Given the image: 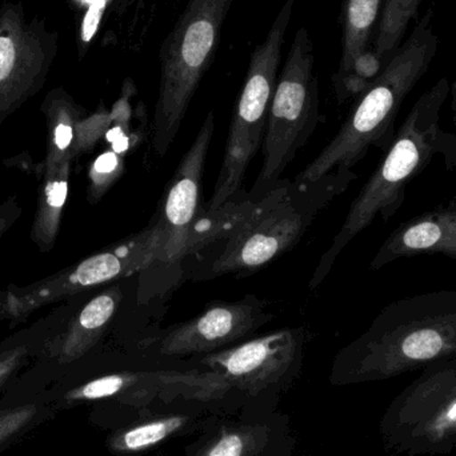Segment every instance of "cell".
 I'll use <instances>...</instances> for the list:
<instances>
[{
  "label": "cell",
  "mask_w": 456,
  "mask_h": 456,
  "mask_svg": "<svg viewBox=\"0 0 456 456\" xmlns=\"http://www.w3.org/2000/svg\"><path fill=\"white\" fill-rule=\"evenodd\" d=\"M450 87L449 79L441 77L415 102L382 162L351 203L339 232L319 259L310 289L323 283L343 249L378 216L388 222L401 210L407 187L434 158L441 155L449 170L456 168V133L444 131L441 126L442 109L450 96Z\"/></svg>",
  "instance_id": "6da1fadb"
},
{
  "label": "cell",
  "mask_w": 456,
  "mask_h": 456,
  "mask_svg": "<svg viewBox=\"0 0 456 456\" xmlns=\"http://www.w3.org/2000/svg\"><path fill=\"white\" fill-rule=\"evenodd\" d=\"M456 358V289L423 292L386 305L338 358L343 378L383 380Z\"/></svg>",
  "instance_id": "7a4b0ae2"
},
{
  "label": "cell",
  "mask_w": 456,
  "mask_h": 456,
  "mask_svg": "<svg viewBox=\"0 0 456 456\" xmlns=\"http://www.w3.org/2000/svg\"><path fill=\"white\" fill-rule=\"evenodd\" d=\"M433 10L417 21L377 80L356 99L347 119L321 154L295 178L311 183L327 174L353 173L371 147L386 152L395 136L402 104L430 69L439 37Z\"/></svg>",
  "instance_id": "3957f363"
},
{
  "label": "cell",
  "mask_w": 456,
  "mask_h": 456,
  "mask_svg": "<svg viewBox=\"0 0 456 456\" xmlns=\"http://www.w3.org/2000/svg\"><path fill=\"white\" fill-rule=\"evenodd\" d=\"M232 0H189L160 45V82L152 123V147L165 157L190 103L218 53Z\"/></svg>",
  "instance_id": "277c9868"
},
{
  "label": "cell",
  "mask_w": 456,
  "mask_h": 456,
  "mask_svg": "<svg viewBox=\"0 0 456 456\" xmlns=\"http://www.w3.org/2000/svg\"><path fill=\"white\" fill-rule=\"evenodd\" d=\"M358 178L353 173L327 174L311 183L291 182L289 192L227 236L213 262L198 279L251 273L294 248L319 214Z\"/></svg>",
  "instance_id": "5b68a950"
},
{
  "label": "cell",
  "mask_w": 456,
  "mask_h": 456,
  "mask_svg": "<svg viewBox=\"0 0 456 456\" xmlns=\"http://www.w3.org/2000/svg\"><path fill=\"white\" fill-rule=\"evenodd\" d=\"M295 2L297 0H284L267 37L252 51L243 88L231 119L221 173L206 213H216L243 198L247 168L263 146Z\"/></svg>",
  "instance_id": "8992f818"
},
{
  "label": "cell",
  "mask_w": 456,
  "mask_h": 456,
  "mask_svg": "<svg viewBox=\"0 0 456 456\" xmlns=\"http://www.w3.org/2000/svg\"><path fill=\"white\" fill-rule=\"evenodd\" d=\"M319 123L315 48L308 29L297 28L276 80L263 139V166L249 194L263 197L281 186L286 168Z\"/></svg>",
  "instance_id": "52a82bcc"
},
{
  "label": "cell",
  "mask_w": 456,
  "mask_h": 456,
  "mask_svg": "<svg viewBox=\"0 0 456 456\" xmlns=\"http://www.w3.org/2000/svg\"><path fill=\"white\" fill-rule=\"evenodd\" d=\"M179 259L173 236L152 221L127 240L96 252L37 283L10 286L0 291V322L23 321L50 303L141 273L157 263Z\"/></svg>",
  "instance_id": "ba28073f"
},
{
  "label": "cell",
  "mask_w": 456,
  "mask_h": 456,
  "mask_svg": "<svg viewBox=\"0 0 456 456\" xmlns=\"http://www.w3.org/2000/svg\"><path fill=\"white\" fill-rule=\"evenodd\" d=\"M382 433L386 449L393 456H436L454 452L456 358L422 370L388 407Z\"/></svg>",
  "instance_id": "9c48e42d"
},
{
  "label": "cell",
  "mask_w": 456,
  "mask_h": 456,
  "mask_svg": "<svg viewBox=\"0 0 456 456\" xmlns=\"http://www.w3.org/2000/svg\"><path fill=\"white\" fill-rule=\"evenodd\" d=\"M58 53V32L27 19L23 0L0 5V125L43 87Z\"/></svg>",
  "instance_id": "30bf717a"
},
{
  "label": "cell",
  "mask_w": 456,
  "mask_h": 456,
  "mask_svg": "<svg viewBox=\"0 0 456 456\" xmlns=\"http://www.w3.org/2000/svg\"><path fill=\"white\" fill-rule=\"evenodd\" d=\"M273 318L267 303L255 295L239 302H214L191 321L163 335L159 353L167 356L210 353L251 334Z\"/></svg>",
  "instance_id": "8fae6325"
},
{
  "label": "cell",
  "mask_w": 456,
  "mask_h": 456,
  "mask_svg": "<svg viewBox=\"0 0 456 456\" xmlns=\"http://www.w3.org/2000/svg\"><path fill=\"white\" fill-rule=\"evenodd\" d=\"M305 337L303 329L279 330L221 353L210 354L202 362L224 382L256 391L278 382L292 369Z\"/></svg>",
  "instance_id": "7c38bea8"
},
{
  "label": "cell",
  "mask_w": 456,
  "mask_h": 456,
  "mask_svg": "<svg viewBox=\"0 0 456 456\" xmlns=\"http://www.w3.org/2000/svg\"><path fill=\"white\" fill-rule=\"evenodd\" d=\"M214 127L216 122L214 112L211 111L203 122L194 143L182 158L168 184L159 214L154 221L173 236L181 259L191 254L190 235L200 216V187Z\"/></svg>",
  "instance_id": "4fadbf2b"
},
{
  "label": "cell",
  "mask_w": 456,
  "mask_h": 456,
  "mask_svg": "<svg viewBox=\"0 0 456 456\" xmlns=\"http://www.w3.org/2000/svg\"><path fill=\"white\" fill-rule=\"evenodd\" d=\"M419 255H444L456 260V194L449 202L399 224L383 241L370 268L378 271Z\"/></svg>",
  "instance_id": "5bb4252c"
},
{
  "label": "cell",
  "mask_w": 456,
  "mask_h": 456,
  "mask_svg": "<svg viewBox=\"0 0 456 456\" xmlns=\"http://www.w3.org/2000/svg\"><path fill=\"white\" fill-rule=\"evenodd\" d=\"M119 284L94 297L67 324L64 331L45 345L50 361L66 366L85 356L103 337L122 303Z\"/></svg>",
  "instance_id": "9a60e30c"
},
{
  "label": "cell",
  "mask_w": 456,
  "mask_h": 456,
  "mask_svg": "<svg viewBox=\"0 0 456 456\" xmlns=\"http://www.w3.org/2000/svg\"><path fill=\"white\" fill-rule=\"evenodd\" d=\"M47 123V150L40 165V174L50 173L66 160H74L77 123L86 111L63 88L56 87L45 95L42 107Z\"/></svg>",
  "instance_id": "2e32d148"
},
{
  "label": "cell",
  "mask_w": 456,
  "mask_h": 456,
  "mask_svg": "<svg viewBox=\"0 0 456 456\" xmlns=\"http://www.w3.org/2000/svg\"><path fill=\"white\" fill-rule=\"evenodd\" d=\"M72 162L66 160L55 170L40 174L31 239L42 252H50L55 246L69 197Z\"/></svg>",
  "instance_id": "e0dca14e"
},
{
  "label": "cell",
  "mask_w": 456,
  "mask_h": 456,
  "mask_svg": "<svg viewBox=\"0 0 456 456\" xmlns=\"http://www.w3.org/2000/svg\"><path fill=\"white\" fill-rule=\"evenodd\" d=\"M383 0H343L342 56L337 75L350 69L359 53L371 45Z\"/></svg>",
  "instance_id": "ac0fdd59"
},
{
  "label": "cell",
  "mask_w": 456,
  "mask_h": 456,
  "mask_svg": "<svg viewBox=\"0 0 456 456\" xmlns=\"http://www.w3.org/2000/svg\"><path fill=\"white\" fill-rule=\"evenodd\" d=\"M422 2L423 0H383L371 45L375 53L387 63L404 42L407 29L417 16Z\"/></svg>",
  "instance_id": "d6986e66"
},
{
  "label": "cell",
  "mask_w": 456,
  "mask_h": 456,
  "mask_svg": "<svg viewBox=\"0 0 456 456\" xmlns=\"http://www.w3.org/2000/svg\"><path fill=\"white\" fill-rule=\"evenodd\" d=\"M58 409L45 395L0 407V452L20 441L37 426L55 417Z\"/></svg>",
  "instance_id": "ffe728a7"
},
{
  "label": "cell",
  "mask_w": 456,
  "mask_h": 456,
  "mask_svg": "<svg viewBox=\"0 0 456 456\" xmlns=\"http://www.w3.org/2000/svg\"><path fill=\"white\" fill-rule=\"evenodd\" d=\"M386 66L387 61L375 53L372 45L359 53L347 72L334 77L335 95L339 104L358 99L379 77Z\"/></svg>",
  "instance_id": "44dd1931"
},
{
  "label": "cell",
  "mask_w": 456,
  "mask_h": 456,
  "mask_svg": "<svg viewBox=\"0 0 456 456\" xmlns=\"http://www.w3.org/2000/svg\"><path fill=\"white\" fill-rule=\"evenodd\" d=\"M186 420L183 417H171L138 426L115 436L111 447L117 452H139L155 446L179 430Z\"/></svg>",
  "instance_id": "7402d4cb"
},
{
  "label": "cell",
  "mask_w": 456,
  "mask_h": 456,
  "mask_svg": "<svg viewBox=\"0 0 456 456\" xmlns=\"http://www.w3.org/2000/svg\"><path fill=\"white\" fill-rule=\"evenodd\" d=\"M125 171V157L112 149L102 152L88 168V200L98 203L119 181Z\"/></svg>",
  "instance_id": "603a6c76"
},
{
  "label": "cell",
  "mask_w": 456,
  "mask_h": 456,
  "mask_svg": "<svg viewBox=\"0 0 456 456\" xmlns=\"http://www.w3.org/2000/svg\"><path fill=\"white\" fill-rule=\"evenodd\" d=\"M111 126V112L101 109L88 117L83 118L77 123V135H75L74 157L93 150L102 138L106 136Z\"/></svg>",
  "instance_id": "cb8c5ba5"
},
{
  "label": "cell",
  "mask_w": 456,
  "mask_h": 456,
  "mask_svg": "<svg viewBox=\"0 0 456 456\" xmlns=\"http://www.w3.org/2000/svg\"><path fill=\"white\" fill-rule=\"evenodd\" d=\"M31 342H18L0 348V391L4 390L13 378L26 366L34 354Z\"/></svg>",
  "instance_id": "d4e9b609"
},
{
  "label": "cell",
  "mask_w": 456,
  "mask_h": 456,
  "mask_svg": "<svg viewBox=\"0 0 456 456\" xmlns=\"http://www.w3.org/2000/svg\"><path fill=\"white\" fill-rule=\"evenodd\" d=\"M244 441L239 434L222 436L205 456H243Z\"/></svg>",
  "instance_id": "484cf974"
},
{
  "label": "cell",
  "mask_w": 456,
  "mask_h": 456,
  "mask_svg": "<svg viewBox=\"0 0 456 456\" xmlns=\"http://www.w3.org/2000/svg\"><path fill=\"white\" fill-rule=\"evenodd\" d=\"M21 216V208L16 198H8L2 206H0V239L4 233L16 224Z\"/></svg>",
  "instance_id": "4316f807"
},
{
  "label": "cell",
  "mask_w": 456,
  "mask_h": 456,
  "mask_svg": "<svg viewBox=\"0 0 456 456\" xmlns=\"http://www.w3.org/2000/svg\"><path fill=\"white\" fill-rule=\"evenodd\" d=\"M144 2H146V0H114L115 11H117L119 15H122L126 11L130 10V8H141L142 5L144 4Z\"/></svg>",
  "instance_id": "83f0119b"
},
{
  "label": "cell",
  "mask_w": 456,
  "mask_h": 456,
  "mask_svg": "<svg viewBox=\"0 0 456 456\" xmlns=\"http://www.w3.org/2000/svg\"><path fill=\"white\" fill-rule=\"evenodd\" d=\"M450 95H452V120H454L456 130V80L454 83H452V87H450Z\"/></svg>",
  "instance_id": "f1b7e54d"
}]
</instances>
